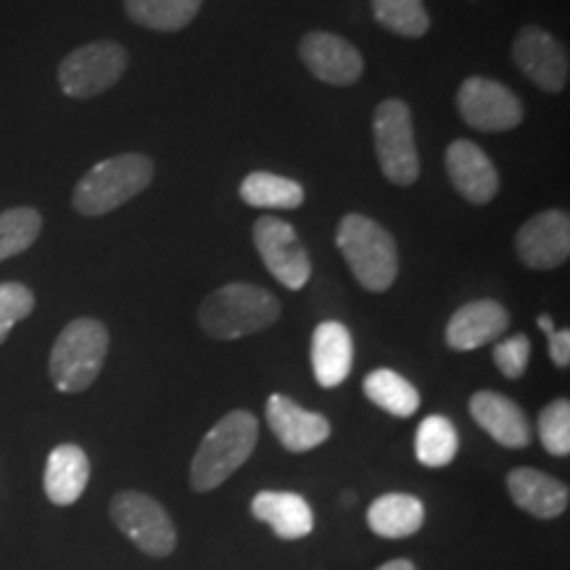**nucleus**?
<instances>
[{
    "mask_svg": "<svg viewBox=\"0 0 570 570\" xmlns=\"http://www.w3.org/2000/svg\"><path fill=\"white\" fill-rule=\"evenodd\" d=\"M425 523V508L412 494H383L367 510L370 531L383 539H407Z\"/></svg>",
    "mask_w": 570,
    "mask_h": 570,
    "instance_id": "nucleus-22",
    "label": "nucleus"
},
{
    "mask_svg": "<svg viewBox=\"0 0 570 570\" xmlns=\"http://www.w3.org/2000/svg\"><path fill=\"white\" fill-rule=\"evenodd\" d=\"M539 439L554 458L570 454V402L554 399L539 415Z\"/></svg>",
    "mask_w": 570,
    "mask_h": 570,
    "instance_id": "nucleus-29",
    "label": "nucleus"
},
{
    "mask_svg": "<svg viewBox=\"0 0 570 570\" xmlns=\"http://www.w3.org/2000/svg\"><path fill=\"white\" fill-rule=\"evenodd\" d=\"M510 327V312L491 298L460 306L446 323V344L454 352H473L502 336Z\"/></svg>",
    "mask_w": 570,
    "mask_h": 570,
    "instance_id": "nucleus-16",
    "label": "nucleus"
},
{
    "mask_svg": "<svg viewBox=\"0 0 570 570\" xmlns=\"http://www.w3.org/2000/svg\"><path fill=\"white\" fill-rule=\"evenodd\" d=\"M470 415L497 444L525 449L531 444V423L525 412L497 391H479L470 396Z\"/></svg>",
    "mask_w": 570,
    "mask_h": 570,
    "instance_id": "nucleus-17",
    "label": "nucleus"
},
{
    "mask_svg": "<svg viewBox=\"0 0 570 570\" xmlns=\"http://www.w3.org/2000/svg\"><path fill=\"white\" fill-rule=\"evenodd\" d=\"M267 425L277 441L294 454L309 452V449L325 444L327 436H331V423H327L325 415L298 407L294 399L283 394L269 396Z\"/></svg>",
    "mask_w": 570,
    "mask_h": 570,
    "instance_id": "nucleus-15",
    "label": "nucleus"
},
{
    "mask_svg": "<svg viewBox=\"0 0 570 570\" xmlns=\"http://www.w3.org/2000/svg\"><path fill=\"white\" fill-rule=\"evenodd\" d=\"M460 436L452 420L444 415H428L417 425L415 436V454L417 462L425 468H446L449 462L458 458Z\"/></svg>",
    "mask_w": 570,
    "mask_h": 570,
    "instance_id": "nucleus-26",
    "label": "nucleus"
},
{
    "mask_svg": "<svg viewBox=\"0 0 570 570\" xmlns=\"http://www.w3.org/2000/svg\"><path fill=\"white\" fill-rule=\"evenodd\" d=\"M154 180V161L142 154H119L98 161L77 183L71 204L85 217H101L125 206Z\"/></svg>",
    "mask_w": 570,
    "mask_h": 570,
    "instance_id": "nucleus-4",
    "label": "nucleus"
},
{
    "mask_svg": "<svg viewBox=\"0 0 570 570\" xmlns=\"http://www.w3.org/2000/svg\"><path fill=\"white\" fill-rule=\"evenodd\" d=\"M458 109L465 125L479 132L515 130L523 122V104L515 92L508 85L479 75L460 85Z\"/></svg>",
    "mask_w": 570,
    "mask_h": 570,
    "instance_id": "nucleus-10",
    "label": "nucleus"
},
{
    "mask_svg": "<svg viewBox=\"0 0 570 570\" xmlns=\"http://www.w3.org/2000/svg\"><path fill=\"white\" fill-rule=\"evenodd\" d=\"M370 3H373L375 19L389 32L417 40L431 30V17H428L425 0H370Z\"/></svg>",
    "mask_w": 570,
    "mask_h": 570,
    "instance_id": "nucleus-27",
    "label": "nucleus"
},
{
    "mask_svg": "<svg viewBox=\"0 0 570 570\" xmlns=\"http://www.w3.org/2000/svg\"><path fill=\"white\" fill-rule=\"evenodd\" d=\"M127 63H130V56L119 42H88V46L75 48L59 63V85L69 98H77V101L96 98L122 80Z\"/></svg>",
    "mask_w": 570,
    "mask_h": 570,
    "instance_id": "nucleus-7",
    "label": "nucleus"
},
{
    "mask_svg": "<svg viewBox=\"0 0 570 570\" xmlns=\"http://www.w3.org/2000/svg\"><path fill=\"white\" fill-rule=\"evenodd\" d=\"M111 520L140 552L151 558H167L177 544L173 518L154 497L140 491H119L111 499Z\"/></svg>",
    "mask_w": 570,
    "mask_h": 570,
    "instance_id": "nucleus-8",
    "label": "nucleus"
},
{
    "mask_svg": "<svg viewBox=\"0 0 570 570\" xmlns=\"http://www.w3.org/2000/svg\"><path fill=\"white\" fill-rule=\"evenodd\" d=\"M529 360H531V341L529 336H523V333H518V336H510L504 341H497L494 365L499 367V373L510 377V381L523 377L525 367H529Z\"/></svg>",
    "mask_w": 570,
    "mask_h": 570,
    "instance_id": "nucleus-31",
    "label": "nucleus"
},
{
    "mask_svg": "<svg viewBox=\"0 0 570 570\" xmlns=\"http://www.w3.org/2000/svg\"><path fill=\"white\" fill-rule=\"evenodd\" d=\"M42 230V217L32 206H17L0 214V262L27 252Z\"/></svg>",
    "mask_w": 570,
    "mask_h": 570,
    "instance_id": "nucleus-28",
    "label": "nucleus"
},
{
    "mask_svg": "<svg viewBox=\"0 0 570 570\" xmlns=\"http://www.w3.org/2000/svg\"><path fill=\"white\" fill-rule=\"evenodd\" d=\"M254 246L269 269V275L288 291H302L309 283L312 262L294 225L277 217L256 219Z\"/></svg>",
    "mask_w": 570,
    "mask_h": 570,
    "instance_id": "nucleus-9",
    "label": "nucleus"
},
{
    "mask_svg": "<svg viewBox=\"0 0 570 570\" xmlns=\"http://www.w3.org/2000/svg\"><path fill=\"white\" fill-rule=\"evenodd\" d=\"M90 481V460L77 444H61L48 454L42 487L46 497L59 508L75 504L85 494Z\"/></svg>",
    "mask_w": 570,
    "mask_h": 570,
    "instance_id": "nucleus-21",
    "label": "nucleus"
},
{
    "mask_svg": "<svg viewBox=\"0 0 570 570\" xmlns=\"http://www.w3.org/2000/svg\"><path fill=\"white\" fill-rule=\"evenodd\" d=\"M539 327L547 333V341H550V356L558 367H568L570 365V333L568 331H558L552 325L550 315L539 317Z\"/></svg>",
    "mask_w": 570,
    "mask_h": 570,
    "instance_id": "nucleus-32",
    "label": "nucleus"
},
{
    "mask_svg": "<svg viewBox=\"0 0 570 570\" xmlns=\"http://www.w3.org/2000/svg\"><path fill=\"white\" fill-rule=\"evenodd\" d=\"M354 365L352 333L338 320H325L312 333V370L323 389H336Z\"/></svg>",
    "mask_w": 570,
    "mask_h": 570,
    "instance_id": "nucleus-18",
    "label": "nucleus"
},
{
    "mask_svg": "<svg viewBox=\"0 0 570 570\" xmlns=\"http://www.w3.org/2000/svg\"><path fill=\"white\" fill-rule=\"evenodd\" d=\"M518 259L531 269H554L570 256V217L560 209H547L520 227L515 235Z\"/></svg>",
    "mask_w": 570,
    "mask_h": 570,
    "instance_id": "nucleus-13",
    "label": "nucleus"
},
{
    "mask_svg": "<svg viewBox=\"0 0 570 570\" xmlns=\"http://www.w3.org/2000/svg\"><path fill=\"white\" fill-rule=\"evenodd\" d=\"M204 0H125V11L135 24L154 32H177L202 11Z\"/></svg>",
    "mask_w": 570,
    "mask_h": 570,
    "instance_id": "nucleus-23",
    "label": "nucleus"
},
{
    "mask_svg": "<svg viewBox=\"0 0 570 570\" xmlns=\"http://www.w3.org/2000/svg\"><path fill=\"white\" fill-rule=\"evenodd\" d=\"M336 246L362 288L383 294L399 275L396 240L365 214H346L338 223Z\"/></svg>",
    "mask_w": 570,
    "mask_h": 570,
    "instance_id": "nucleus-3",
    "label": "nucleus"
},
{
    "mask_svg": "<svg viewBox=\"0 0 570 570\" xmlns=\"http://www.w3.org/2000/svg\"><path fill=\"white\" fill-rule=\"evenodd\" d=\"M240 198L254 209H298L304 204V188L291 177L252 173L240 183Z\"/></svg>",
    "mask_w": 570,
    "mask_h": 570,
    "instance_id": "nucleus-25",
    "label": "nucleus"
},
{
    "mask_svg": "<svg viewBox=\"0 0 570 570\" xmlns=\"http://www.w3.org/2000/svg\"><path fill=\"white\" fill-rule=\"evenodd\" d=\"M446 175L465 202L483 206L497 196L499 175L494 161L473 140H454L446 148Z\"/></svg>",
    "mask_w": 570,
    "mask_h": 570,
    "instance_id": "nucleus-14",
    "label": "nucleus"
},
{
    "mask_svg": "<svg viewBox=\"0 0 570 570\" xmlns=\"http://www.w3.org/2000/svg\"><path fill=\"white\" fill-rule=\"evenodd\" d=\"M259 441V420L252 412L235 410L206 433L190 465V487L212 491L230 479L252 458Z\"/></svg>",
    "mask_w": 570,
    "mask_h": 570,
    "instance_id": "nucleus-2",
    "label": "nucleus"
},
{
    "mask_svg": "<svg viewBox=\"0 0 570 570\" xmlns=\"http://www.w3.org/2000/svg\"><path fill=\"white\" fill-rule=\"evenodd\" d=\"M35 309V294L21 283H0V344L9 338L13 325L30 317Z\"/></svg>",
    "mask_w": 570,
    "mask_h": 570,
    "instance_id": "nucleus-30",
    "label": "nucleus"
},
{
    "mask_svg": "<svg viewBox=\"0 0 570 570\" xmlns=\"http://www.w3.org/2000/svg\"><path fill=\"white\" fill-rule=\"evenodd\" d=\"M281 317V302L254 283H227L198 306V325L206 336L235 341L265 331Z\"/></svg>",
    "mask_w": 570,
    "mask_h": 570,
    "instance_id": "nucleus-1",
    "label": "nucleus"
},
{
    "mask_svg": "<svg viewBox=\"0 0 570 570\" xmlns=\"http://www.w3.org/2000/svg\"><path fill=\"white\" fill-rule=\"evenodd\" d=\"M512 502L533 518H560L568 510V487L533 468H515L508 475Z\"/></svg>",
    "mask_w": 570,
    "mask_h": 570,
    "instance_id": "nucleus-19",
    "label": "nucleus"
},
{
    "mask_svg": "<svg viewBox=\"0 0 570 570\" xmlns=\"http://www.w3.org/2000/svg\"><path fill=\"white\" fill-rule=\"evenodd\" d=\"M362 389H365V396L375 407H381L394 417H412L420 407L417 389L412 386L407 377L394 373V370H373L365 377V383H362Z\"/></svg>",
    "mask_w": 570,
    "mask_h": 570,
    "instance_id": "nucleus-24",
    "label": "nucleus"
},
{
    "mask_svg": "<svg viewBox=\"0 0 570 570\" xmlns=\"http://www.w3.org/2000/svg\"><path fill=\"white\" fill-rule=\"evenodd\" d=\"M375 154L383 175L394 185H412L420 177V156L415 146L410 106L399 98H389L375 109L373 119Z\"/></svg>",
    "mask_w": 570,
    "mask_h": 570,
    "instance_id": "nucleus-6",
    "label": "nucleus"
},
{
    "mask_svg": "<svg viewBox=\"0 0 570 570\" xmlns=\"http://www.w3.org/2000/svg\"><path fill=\"white\" fill-rule=\"evenodd\" d=\"M298 59L320 82L338 85H354L365 71V59H362L360 48L333 32H306L302 42H298Z\"/></svg>",
    "mask_w": 570,
    "mask_h": 570,
    "instance_id": "nucleus-12",
    "label": "nucleus"
},
{
    "mask_svg": "<svg viewBox=\"0 0 570 570\" xmlns=\"http://www.w3.org/2000/svg\"><path fill=\"white\" fill-rule=\"evenodd\" d=\"M252 512L256 520H262L275 531V537L285 541L309 537L315 529L309 502L294 491H259L252 499Z\"/></svg>",
    "mask_w": 570,
    "mask_h": 570,
    "instance_id": "nucleus-20",
    "label": "nucleus"
},
{
    "mask_svg": "<svg viewBox=\"0 0 570 570\" xmlns=\"http://www.w3.org/2000/svg\"><path fill=\"white\" fill-rule=\"evenodd\" d=\"M109 331L92 317H77L63 327L51 352L53 386L63 394H80L101 375Z\"/></svg>",
    "mask_w": 570,
    "mask_h": 570,
    "instance_id": "nucleus-5",
    "label": "nucleus"
},
{
    "mask_svg": "<svg viewBox=\"0 0 570 570\" xmlns=\"http://www.w3.org/2000/svg\"><path fill=\"white\" fill-rule=\"evenodd\" d=\"M377 570H417V568L412 566L410 560H391V562H386V566H381Z\"/></svg>",
    "mask_w": 570,
    "mask_h": 570,
    "instance_id": "nucleus-33",
    "label": "nucleus"
},
{
    "mask_svg": "<svg viewBox=\"0 0 570 570\" xmlns=\"http://www.w3.org/2000/svg\"><path fill=\"white\" fill-rule=\"evenodd\" d=\"M512 59L518 69L547 92H562L568 88L570 61L566 46L541 27H523L512 42Z\"/></svg>",
    "mask_w": 570,
    "mask_h": 570,
    "instance_id": "nucleus-11",
    "label": "nucleus"
}]
</instances>
